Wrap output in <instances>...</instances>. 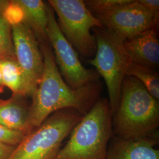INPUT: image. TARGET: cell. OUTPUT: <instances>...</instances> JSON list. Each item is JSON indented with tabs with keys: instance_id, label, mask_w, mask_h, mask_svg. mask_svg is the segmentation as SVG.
Wrapping results in <instances>:
<instances>
[{
	"instance_id": "cell-12",
	"label": "cell",
	"mask_w": 159,
	"mask_h": 159,
	"mask_svg": "<svg viewBox=\"0 0 159 159\" xmlns=\"http://www.w3.org/2000/svg\"><path fill=\"white\" fill-rule=\"evenodd\" d=\"M25 97L12 94L10 98H0V125L24 133L30 106Z\"/></svg>"
},
{
	"instance_id": "cell-4",
	"label": "cell",
	"mask_w": 159,
	"mask_h": 159,
	"mask_svg": "<svg viewBox=\"0 0 159 159\" xmlns=\"http://www.w3.org/2000/svg\"><path fill=\"white\" fill-rule=\"evenodd\" d=\"M83 114L73 108L58 110L25 135L8 159H53L63 140Z\"/></svg>"
},
{
	"instance_id": "cell-5",
	"label": "cell",
	"mask_w": 159,
	"mask_h": 159,
	"mask_svg": "<svg viewBox=\"0 0 159 159\" xmlns=\"http://www.w3.org/2000/svg\"><path fill=\"white\" fill-rule=\"evenodd\" d=\"M97 50L90 61L97 72L104 80L108 94V104L113 116L121 93L123 81L130 58L123 47L125 39L105 28H94Z\"/></svg>"
},
{
	"instance_id": "cell-15",
	"label": "cell",
	"mask_w": 159,
	"mask_h": 159,
	"mask_svg": "<svg viewBox=\"0 0 159 159\" xmlns=\"http://www.w3.org/2000/svg\"><path fill=\"white\" fill-rule=\"evenodd\" d=\"M126 76L138 80L156 99H159V73L153 68L133 63L130 59L126 70Z\"/></svg>"
},
{
	"instance_id": "cell-14",
	"label": "cell",
	"mask_w": 159,
	"mask_h": 159,
	"mask_svg": "<svg viewBox=\"0 0 159 159\" xmlns=\"http://www.w3.org/2000/svg\"><path fill=\"white\" fill-rule=\"evenodd\" d=\"M0 67L4 85L11 90L12 94L24 97H33L34 91L29 84L16 57L0 60Z\"/></svg>"
},
{
	"instance_id": "cell-9",
	"label": "cell",
	"mask_w": 159,
	"mask_h": 159,
	"mask_svg": "<svg viewBox=\"0 0 159 159\" xmlns=\"http://www.w3.org/2000/svg\"><path fill=\"white\" fill-rule=\"evenodd\" d=\"M11 27L16 60L35 91L44 70V58L39 43L25 23Z\"/></svg>"
},
{
	"instance_id": "cell-2",
	"label": "cell",
	"mask_w": 159,
	"mask_h": 159,
	"mask_svg": "<svg viewBox=\"0 0 159 159\" xmlns=\"http://www.w3.org/2000/svg\"><path fill=\"white\" fill-rule=\"evenodd\" d=\"M112 125L120 138L152 136L159 125V100L138 80L125 76Z\"/></svg>"
},
{
	"instance_id": "cell-8",
	"label": "cell",
	"mask_w": 159,
	"mask_h": 159,
	"mask_svg": "<svg viewBox=\"0 0 159 159\" xmlns=\"http://www.w3.org/2000/svg\"><path fill=\"white\" fill-rule=\"evenodd\" d=\"M159 15L155 14L139 1L127 3L95 17L105 29L127 39L152 28H157Z\"/></svg>"
},
{
	"instance_id": "cell-18",
	"label": "cell",
	"mask_w": 159,
	"mask_h": 159,
	"mask_svg": "<svg viewBox=\"0 0 159 159\" xmlns=\"http://www.w3.org/2000/svg\"><path fill=\"white\" fill-rule=\"evenodd\" d=\"M2 17L12 26L24 22V13L16 0H10L2 12Z\"/></svg>"
},
{
	"instance_id": "cell-17",
	"label": "cell",
	"mask_w": 159,
	"mask_h": 159,
	"mask_svg": "<svg viewBox=\"0 0 159 159\" xmlns=\"http://www.w3.org/2000/svg\"><path fill=\"white\" fill-rule=\"evenodd\" d=\"M129 0H88L84 1L86 7L95 16L112 10L127 3Z\"/></svg>"
},
{
	"instance_id": "cell-19",
	"label": "cell",
	"mask_w": 159,
	"mask_h": 159,
	"mask_svg": "<svg viewBox=\"0 0 159 159\" xmlns=\"http://www.w3.org/2000/svg\"><path fill=\"white\" fill-rule=\"evenodd\" d=\"M24 134L22 132L11 130L0 125V142L12 146H17L22 140Z\"/></svg>"
},
{
	"instance_id": "cell-7",
	"label": "cell",
	"mask_w": 159,
	"mask_h": 159,
	"mask_svg": "<svg viewBox=\"0 0 159 159\" xmlns=\"http://www.w3.org/2000/svg\"><path fill=\"white\" fill-rule=\"evenodd\" d=\"M46 4L48 18L47 36L57 67L65 82L71 88L77 89L97 81L100 75L97 71L83 66L78 53L59 28L55 12L48 2Z\"/></svg>"
},
{
	"instance_id": "cell-21",
	"label": "cell",
	"mask_w": 159,
	"mask_h": 159,
	"mask_svg": "<svg viewBox=\"0 0 159 159\" xmlns=\"http://www.w3.org/2000/svg\"><path fill=\"white\" fill-rule=\"evenodd\" d=\"M15 148V146L0 142V159H8Z\"/></svg>"
},
{
	"instance_id": "cell-6",
	"label": "cell",
	"mask_w": 159,
	"mask_h": 159,
	"mask_svg": "<svg viewBox=\"0 0 159 159\" xmlns=\"http://www.w3.org/2000/svg\"><path fill=\"white\" fill-rule=\"evenodd\" d=\"M48 3L57 14L61 31L75 50L85 57L95 55L96 41L91 30L103 27L84 1L49 0Z\"/></svg>"
},
{
	"instance_id": "cell-20",
	"label": "cell",
	"mask_w": 159,
	"mask_h": 159,
	"mask_svg": "<svg viewBox=\"0 0 159 159\" xmlns=\"http://www.w3.org/2000/svg\"><path fill=\"white\" fill-rule=\"evenodd\" d=\"M138 1L150 11L159 15V0H138Z\"/></svg>"
},
{
	"instance_id": "cell-11",
	"label": "cell",
	"mask_w": 159,
	"mask_h": 159,
	"mask_svg": "<svg viewBox=\"0 0 159 159\" xmlns=\"http://www.w3.org/2000/svg\"><path fill=\"white\" fill-rule=\"evenodd\" d=\"M156 139L151 136L133 139L119 138L108 150L106 159H159Z\"/></svg>"
},
{
	"instance_id": "cell-3",
	"label": "cell",
	"mask_w": 159,
	"mask_h": 159,
	"mask_svg": "<svg viewBox=\"0 0 159 159\" xmlns=\"http://www.w3.org/2000/svg\"><path fill=\"white\" fill-rule=\"evenodd\" d=\"M112 119L108 100L98 99L74 126L68 142L53 159H106Z\"/></svg>"
},
{
	"instance_id": "cell-1",
	"label": "cell",
	"mask_w": 159,
	"mask_h": 159,
	"mask_svg": "<svg viewBox=\"0 0 159 159\" xmlns=\"http://www.w3.org/2000/svg\"><path fill=\"white\" fill-rule=\"evenodd\" d=\"M39 44L44 58V70L32 97L24 136L58 110L73 108L84 116L98 100L100 93L101 87L97 81L77 89L68 86L60 73L48 41Z\"/></svg>"
},
{
	"instance_id": "cell-16",
	"label": "cell",
	"mask_w": 159,
	"mask_h": 159,
	"mask_svg": "<svg viewBox=\"0 0 159 159\" xmlns=\"http://www.w3.org/2000/svg\"><path fill=\"white\" fill-rule=\"evenodd\" d=\"M14 48L12 38L11 27L0 16V60L15 58Z\"/></svg>"
},
{
	"instance_id": "cell-10",
	"label": "cell",
	"mask_w": 159,
	"mask_h": 159,
	"mask_svg": "<svg viewBox=\"0 0 159 159\" xmlns=\"http://www.w3.org/2000/svg\"><path fill=\"white\" fill-rule=\"evenodd\" d=\"M123 47L131 61L149 68L159 67V42L157 28L125 39Z\"/></svg>"
},
{
	"instance_id": "cell-22",
	"label": "cell",
	"mask_w": 159,
	"mask_h": 159,
	"mask_svg": "<svg viewBox=\"0 0 159 159\" xmlns=\"http://www.w3.org/2000/svg\"><path fill=\"white\" fill-rule=\"evenodd\" d=\"M5 88V86L4 85L3 81H2V73H1V70L0 67V93H2L4 91Z\"/></svg>"
},
{
	"instance_id": "cell-13",
	"label": "cell",
	"mask_w": 159,
	"mask_h": 159,
	"mask_svg": "<svg viewBox=\"0 0 159 159\" xmlns=\"http://www.w3.org/2000/svg\"><path fill=\"white\" fill-rule=\"evenodd\" d=\"M24 13V23L34 33L39 43L48 41L47 25L48 22L46 2L41 0H16Z\"/></svg>"
}]
</instances>
